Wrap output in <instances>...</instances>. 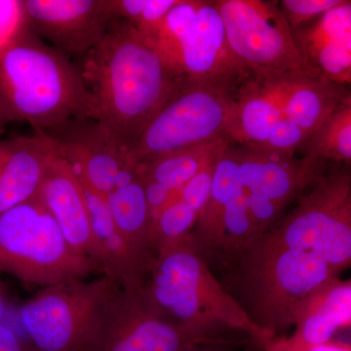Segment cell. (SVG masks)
Instances as JSON below:
<instances>
[{"label":"cell","mask_w":351,"mask_h":351,"mask_svg":"<svg viewBox=\"0 0 351 351\" xmlns=\"http://www.w3.org/2000/svg\"><path fill=\"white\" fill-rule=\"evenodd\" d=\"M274 343L280 351H351L350 343L337 339L320 345L308 346L294 343L287 337L280 336L274 339Z\"/></svg>","instance_id":"31"},{"label":"cell","mask_w":351,"mask_h":351,"mask_svg":"<svg viewBox=\"0 0 351 351\" xmlns=\"http://www.w3.org/2000/svg\"><path fill=\"white\" fill-rule=\"evenodd\" d=\"M95 272L99 265L68 243L38 195L0 214V274L45 287Z\"/></svg>","instance_id":"5"},{"label":"cell","mask_w":351,"mask_h":351,"mask_svg":"<svg viewBox=\"0 0 351 351\" xmlns=\"http://www.w3.org/2000/svg\"><path fill=\"white\" fill-rule=\"evenodd\" d=\"M174 64L186 80L234 95L253 78L230 49L225 25L210 0H199L195 23L180 43Z\"/></svg>","instance_id":"11"},{"label":"cell","mask_w":351,"mask_h":351,"mask_svg":"<svg viewBox=\"0 0 351 351\" xmlns=\"http://www.w3.org/2000/svg\"><path fill=\"white\" fill-rule=\"evenodd\" d=\"M282 117L267 85L253 77L235 95L228 137L234 144L263 147Z\"/></svg>","instance_id":"22"},{"label":"cell","mask_w":351,"mask_h":351,"mask_svg":"<svg viewBox=\"0 0 351 351\" xmlns=\"http://www.w3.org/2000/svg\"><path fill=\"white\" fill-rule=\"evenodd\" d=\"M141 289L113 288L101 311L92 351H195L210 341L186 334L158 315L145 302Z\"/></svg>","instance_id":"10"},{"label":"cell","mask_w":351,"mask_h":351,"mask_svg":"<svg viewBox=\"0 0 351 351\" xmlns=\"http://www.w3.org/2000/svg\"><path fill=\"white\" fill-rule=\"evenodd\" d=\"M240 147L239 184L232 201L250 221L251 244L283 216L293 201L322 177L329 162L254 145Z\"/></svg>","instance_id":"8"},{"label":"cell","mask_w":351,"mask_h":351,"mask_svg":"<svg viewBox=\"0 0 351 351\" xmlns=\"http://www.w3.org/2000/svg\"><path fill=\"white\" fill-rule=\"evenodd\" d=\"M8 291H7L5 283L2 280L1 274H0V324L5 317L7 311H8Z\"/></svg>","instance_id":"34"},{"label":"cell","mask_w":351,"mask_h":351,"mask_svg":"<svg viewBox=\"0 0 351 351\" xmlns=\"http://www.w3.org/2000/svg\"><path fill=\"white\" fill-rule=\"evenodd\" d=\"M38 195L68 243L78 253L94 261L101 270L82 184L75 171L58 151L46 170Z\"/></svg>","instance_id":"15"},{"label":"cell","mask_w":351,"mask_h":351,"mask_svg":"<svg viewBox=\"0 0 351 351\" xmlns=\"http://www.w3.org/2000/svg\"><path fill=\"white\" fill-rule=\"evenodd\" d=\"M234 101L235 95L223 88L186 78L126 152V158L144 162L217 138H228Z\"/></svg>","instance_id":"7"},{"label":"cell","mask_w":351,"mask_h":351,"mask_svg":"<svg viewBox=\"0 0 351 351\" xmlns=\"http://www.w3.org/2000/svg\"><path fill=\"white\" fill-rule=\"evenodd\" d=\"M251 343V339L245 335L234 334L207 341L195 351H239L242 346Z\"/></svg>","instance_id":"32"},{"label":"cell","mask_w":351,"mask_h":351,"mask_svg":"<svg viewBox=\"0 0 351 351\" xmlns=\"http://www.w3.org/2000/svg\"><path fill=\"white\" fill-rule=\"evenodd\" d=\"M0 351H34L29 341L21 338L10 327L0 324Z\"/></svg>","instance_id":"33"},{"label":"cell","mask_w":351,"mask_h":351,"mask_svg":"<svg viewBox=\"0 0 351 351\" xmlns=\"http://www.w3.org/2000/svg\"><path fill=\"white\" fill-rule=\"evenodd\" d=\"M294 334L290 341L320 345L334 339L339 330L351 325V280L328 279L299 300L291 311Z\"/></svg>","instance_id":"19"},{"label":"cell","mask_w":351,"mask_h":351,"mask_svg":"<svg viewBox=\"0 0 351 351\" xmlns=\"http://www.w3.org/2000/svg\"><path fill=\"white\" fill-rule=\"evenodd\" d=\"M137 164L126 158L114 189L107 196L113 219L129 244L147 265L154 258L152 221L145 197L144 182L136 170Z\"/></svg>","instance_id":"20"},{"label":"cell","mask_w":351,"mask_h":351,"mask_svg":"<svg viewBox=\"0 0 351 351\" xmlns=\"http://www.w3.org/2000/svg\"><path fill=\"white\" fill-rule=\"evenodd\" d=\"M178 1L179 0H145L144 8L129 24L141 34L154 38L160 29L166 16Z\"/></svg>","instance_id":"29"},{"label":"cell","mask_w":351,"mask_h":351,"mask_svg":"<svg viewBox=\"0 0 351 351\" xmlns=\"http://www.w3.org/2000/svg\"><path fill=\"white\" fill-rule=\"evenodd\" d=\"M77 178L86 201L101 272L119 287L129 290L142 288L149 265L120 232L108 206L107 196L80 176Z\"/></svg>","instance_id":"17"},{"label":"cell","mask_w":351,"mask_h":351,"mask_svg":"<svg viewBox=\"0 0 351 351\" xmlns=\"http://www.w3.org/2000/svg\"><path fill=\"white\" fill-rule=\"evenodd\" d=\"M299 152L326 162L351 163V98L306 138Z\"/></svg>","instance_id":"24"},{"label":"cell","mask_w":351,"mask_h":351,"mask_svg":"<svg viewBox=\"0 0 351 351\" xmlns=\"http://www.w3.org/2000/svg\"><path fill=\"white\" fill-rule=\"evenodd\" d=\"M341 0H282L278 6L291 29L317 19L341 3Z\"/></svg>","instance_id":"26"},{"label":"cell","mask_w":351,"mask_h":351,"mask_svg":"<svg viewBox=\"0 0 351 351\" xmlns=\"http://www.w3.org/2000/svg\"><path fill=\"white\" fill-rule=\"evenodd\" d=\"M215 162L210 164L205 169L193 177L181 189V193H180V197L186 201L196 211L199 212L200 215L206 206L210 191H211Z\"/></svg>","instance_id":"30"},{"label":"cell","mask_w":351,"mask_h":351,"mask_svg":"<svg viewBox=\"0 0 351 351\" xmlns=\"http://www.w3.org/2000/svg\"><path fill=\"white\" fill-rule=\"evenodd\" d=\"M141 293L158 315L196 339L245 335L260 350L271 341L189 241L156 252Z\"/></svg>","instance_id":"3"},{"label":"cell","mask_w":351,"mask_h":351,"mask_svg":"<svg viewBox=\"0 0 351 351\" xmlns=\"http://www.w3.org/2000/svg\"><path fill=\"white\" fill-rule=\"evenodd\" d=\"M117 284L103 276L45 286L20 308V320L34 351L91 348L101 311Z\"/></svg>","instance_id":"6"},{"label":"cell","mask_w":351,"mask_h":351,"mask_svg":"<svg viewBox=\"0 0 351 351\" xmlns=\"http://www.w3.org/2000/svg\"><path fill=\"white\" fill-rule=\"evenodd\" d=\"M29 29L24 0H0V50Z\"/></svg>","instance_id":"27"},{"label":"cell","mask_w":351,"mask_h":351,"mask_svg":"<svg viewBox=\"0 0 351 351\" xmlns=\"http://www.w3.org/2000/svg\"><path fill=\"white\" fill-rule=\"evenodd\" d=\"M291 29L298 50L316 75L350 86V0H341L317 19Z\"/></svg>","instance_id":"14"},{"label":"cell","mask_w":351,"mask_h":351,"mask_svg":"<svg viewBox=\"0 0 351 351\" xmlns=\"http://www.w3.org/2000/svg\"><path fill=\"white\" fill-rule=\"evenodd\" d=\"M233 54L255 80L317 75L298 50L278 1L215 0ZM319 76V75H318Z\"/></svg>","instance_id":"9"},{"label":"cell","mask_w":351,"mask_h":351,"mask_svg":"<svg viewBox=\"0 0 351 351\" xmlns=\"http://www.w3.org/2000/svg\"><path fill=\"white\" fill-rule=\"evenodd\" d=\"M199 217V212L180 196L171 201L152 223L154 254L159 249L189 241Z\"/></svg>","instance_id":"25"},{"label":"cell","mask_w":351,"mask_h":351,"mask_svg":"<svg viewBox=\"0 0 351 351\" xmlns=\"http://www.w3.org/2000/svg\"><path fill=\"white\" fill-rule=\"evenodd\" d=\"M232 143L219 138L188 149H180L136 163V170L143 180H149L178 193L198 173L214 163L226 147Z\"/></svg>","instance_id":"23"},{"label":"cell","mask_w":351,"mask_h":351,"mask_svg":"<svg viewBox=\"0 0 351 351\" xmlns=\"http://www.w3.org/2000/svg\"><path fill=\"white\" fill-rule=\"evenodd\" d=\"M262 351H280L278 350V348L276 345H274V339L269 341V343H267L263 348H261Z\"/></svg>","instance_id":"35"},{"label":"cell","mask_w":351,"mask_h":351,"mask_svg":"<svg viewBox=\"0 0 351 351\" xmlns=\"http://www.w3.org/2000/svg\"><path fill=\"white\" fill-rule=\"evenodd\" d=\"M82 351H92L91 348H86V350H83Z\"/></svg>","instance_id":"36"},{"label":"cell","mask_w":351,"mask_h":351,"mask_svg":"<svg viewBox=\"0 0 351 351\" xmlns=\"http://www.w3.org/2000/svg\"><path fill=\"white\" fill-rule=\"evenodd\" d=\"M307 135L297 124L287 117H282L270 132L269 138L263 145V149L295 154L306 143Z\"/></svg>","instance_id":"28"},{"label":"cell","mask_w":351,"mask_h":351,"mask_svg":"<svg viewBox=\"0 0 351 351\" xmlns=\"http://www.w3.org/2000/svg\"><path fill=\"white\" fill-rule=\"evenodd\" d=\"M294 209L223 265L226 290L270 339L295 302L351 265L350 166L328 164Z\"/></svg>","instance_id":"1"},{"label":"cell","mask_w":351,"mask_h":351,"mask_svg":"<svg viewBox=\"0 0 351 351\" xmlns=\"http://www.w3.org/2000/svg\"><path fill=\"white\" fill-rule=\"evenodd\" d=\"M43 133L54 141L58 154L76 175L103 195L112 193L126 156L96 120H71Z\"/></svg>","instance_id":"13"},{"label":"cell","mask_w":351,"mask_h":351,"mask_svg":"<svg viewBox=\"0 0 351 351\" xmlns=\"http://www.w3.org/2000/svg\"><path fill=\"white\" fill-rule=\"evenodd\" d=\"M56 154L54 141L41 131L0 140V214L38 195Z\"/></svg>","instance_id":"16"},{"label":"cell","mask_w":351,"mask_h":351,"mask_svg":"<svg viewBox=\"0 0 351 351\" xmlns=\"http://www.w3.org/2000/svg\"><path fill=\"white\" fill-rule=\"evenodd\" d=\"M261 82L269 88L284 117L297 124L307 138L351 98L350 86L322 76L291 75Z\"/></svg>","instance_id":"18"},{"label":"cell","mask_w":351,"mask_h":351,"mask_svg":"<svg viewBox=\"0 0 351 351\" xmlns=\"http://www.w3.org/2000/svg\"><path fill=\"white\" fill-rule=\"evenodd\" d=\"M29 29L64 55H86L114 19L110 0H24Z\"/></svg>","instance_id":"12"},{"label":"cell","mask_w":351,"mask_h":351,"mask_svg":"<svg viewBox=\"0 0 351 351\" xmlns=\"http://www.w3.org/2000/svg\"><path fill=\"white\" fill-rule=\"evenodd\" d=\"M96 115L80 69L31 29L0 50V130L29 123L46 132Z\"/></svg>","instance_id":"4"},{"label":"cell","mask_w":351,"mask_h":351,"mask_svg":"<svg viewBox=\"0 0 351 351\" xmlns=\"http://www.w3.org/2000/svg\"><path fill=\"white\" fill-rule=\"evenodd\" d=\"M80 69L96 103L95 120L124 154L186 80L154 39L119 19Z\"/></svg>","instance_id":"2"},{"label":"cell","mask_w":351,"mask_h":351,"mask_svg":"<svg viewBox=\"0 0 351 351\" xmlns=\"http://www.w3.org/2000/svg\"><path fill=\"white\" fill-rule=\"evenodd\" d=\"M241 147L230 143L214 165L211 191L189 243L208 263L216 246L221 217L239 184Z\"/></svg>","instance_id":"21"}]
</instances>
